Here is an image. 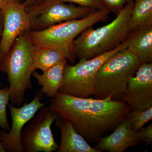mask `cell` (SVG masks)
I'll use <instances>...</instances> for the list:
<instances>
[{"mask_svg": "<svg viewBox=\"0 0 152 152\" xmlns=\"http://www.w3.org/2000/svg\"><path fill=\"white\" fill-rule=\"evenodd\" d=\"M121 101L132 110H144L152 106V63L142 64L131 77Z\"/></svg>", "mask_w": 152, "mask_h": 152, "instance_id": "obj_11", "label": "cell"}, {"mask_svg": "<svg viewBox=\"0 0 152 152\" xmlns=\"http://www.w3.org/2000/svg\"><path fill=\"white\" fill-rule=\"evenodd\" d=\"M56 121L61 133V142L57 152H99L89 145L69 120L58 115Z\"/></svg>", "mask_w": 152, "mask_h": 152, "instance_id": "obj_13", "label": "cell"}, {"mask_svg": "<svg viewBox=\"0 0 152 152\" xmlns=\"http://www.w3.org/2000/svg\"><path fill=\"white\" fill-rule=\"evenodd\" d=\"M7 2L23 3V0H5Z\"/></svg>", "mask_w": 152, "mask_h": 152, "instance_id": "obj_26", "label": "cell"}, {"mask_svg": "<svg viewBox=\"0 0 152 152\" xmlns=\"http://www.w3.org/2000/svg\"><path fill=\"white\" fill-rule=\"evenodd\" d=\"M67 61L68 60L66 59L45 71L42 74L35 71L32 73L33 77L42 86L41 92L48 97L52 99L58 92L62 84L64 70Z\"/></svg>", "mask_w": 152, "mask_h": 152, "instance_id": "obj_15", "label": "cell"}, {"mask_svg": "<svg viewBox=\"0 0 152 152\" xmlns=\"http://www.w3.org/2000/svg\"><path fill=\"white\" fill-rule=\"evenodd\" d=\"M107 8L110 12L118 15L128 3L135 0H102Z\"/></svg>", "mask_w": 152, "mask_h": 152, "instance_id": "obj_21", "label": "cell"}, {"mask_svg": "<svg viewBox=\"0 0 152 152\" xmlns=\"http://www.w3.org/2000/svg\"><path fill=\"white\" fill-rule=\"evenodd\" d=\"M37 113L21 133L23 152L56 151L58 145L55 142L51 127L58 115L50 106H43Z\"/></svg>", "mask_w": 152, "mask_h": 152, "instance_id": "obj_7", "label": "cell"}, {"mask_svg": "<svg viewBox=\"0 0 152 152\" xmlns=\"http://www.w3.org/2000/svg\"><path fill=\"white\" fill-rule=\"evenodd\" d=\"M137 135L140 141H144L148 145L152 143V124L145 128H142L137 132Z\"/></svg>", "mask_w": 152, "mask_h": 152, "instance_id": "obj_22", "label": "cell"}, {"mask_svg": "<svg viewBox=\"0 0 152 152\" xmlns=\"http://www.w3.org/2000/svg\"><path fill=\"white\" fill-rule=\"evenodd\" d=\"M1 11L3 26L0 40V67L17 38L32 28L31 18L23 3L7 2Z\"/></svg>", "mask_w": 152, "mask_h": 152, "instance_id": "obj_9", "label": "cell"}, {"mask_svg": "<svg viewBox=\"0 0 152 152\" xmlns=\"http://www.w3.org/2000/svg\"><path fill=\"white\" fill-rule=\"evenodd\" d=\"M64 2L76 4L81 7L89 8L96 10H108L102 0H60Z\"/></svg>", "mask_w": 152, "mask_h": 152, "instance_id": "obj_20", "label": "cell"}, {"mask_svg": "<svg viewBox=\"0 0 152 152\" xmlns=\"http://www.w3.org/2000/svg\"><path fill=\"white\" fill-rule=\"evenodd\" d=\"M142 63L127 48L110 57L96 75L94 98L103 99L111 96L113 100L121 101L129 79Z\"/></svg>", "mask_w": 152, "mask_h": 152, "instance_id": "obj_5", "label": "cell"}, {"mask_svg": "<svg viewBox=\"0 0 152 152\" xmlns=\"http://www.w3.org/2000/svg\"><path fill=\"white\" fill-rule=\"evenodd\" d=\"M33 72L36 69L45 72L67 59L63 54L54 49L35 46L33 51Z\"/></svg>", "mask_w": 152, "mask_h": 152, "instance_id": "obj_17", "label": "cell"}, {"mask_svg": "<svg viewBox=\"0 0 152 152\" xmlns=\"http://www.w3.org/2000/svg\"><path fill=\"white\" fill-rule=\"evenodd\" d=\"M49 0H24L23 5L26 10L39 7L43 4Z\"/></svg>", "mask_w": 152, "mask_h": 152, "instance_id": "obj_23", "label": "cell"}, {"mask_svg": "<svg viewBox=\"0 0 152 152\" xmlns=\"http://www.w3.org/2000/svg\"><path fill=\"white\" fill-rule=\"evenodd\" d=\"M152 26V0H135L128 24L129 34Z\"/></svg>", "mask_w": 152, "mask_h": 152, "instance_id": "obj_16", "label": "cell"}, {"mask_svg": "<svg viewBox=\"0 0 152 152\" xmlns=\"http://www.w3.org/2000/svg\"><path fill=\"white\" fill-rule=\"evenodd\" d=\"M0 83V127L7 132L10 130L7 115V107L10 101L9 88L4 87L1 89Z\"/></svg>", "mask_w": 152, "mask_h": 152, "instance_id": "obj_19", "label": "cell"}, {"mask_svg": "<svg viewBox=\"0 0 152 152\" xmlns=\"http://www.w3.org/2000/svg\"><path fill=\"white\" fill-rule=\"evenodd\" d=\"M3 26V18L1 10H0V40L1 36Z\"/></svg>", "mask_w": 152, "mask_h": 152, "instance_id": "obj_24", "label": "cell"}, {"mask_svg": "<svg viewBox=\"0 0 152 152\" xmlns=\"http://www.w3.org/2000/svg\"><path fill=\"white\" fill-rule=\"evenodd\" d=\"M50 108L58 115L69 120L87 142L97 143L106 133L113 131L132 110L127 104L114 101L76 97L58 92Z\"/></svg>", "mask_w": 152, "mask_h": 152, "instance_id": "obj_1", "label": "cell"}, {"mask_svg": "<svg viewBox=\"0 0 152 152\" xmlns=\"http://www.w3.org/2000/svg\"><path fill=\"white\" fill-rule=\"evenodd\" d=\"M134 1L128 3L110 23L96 29L87 28L74 40L76 56L91 59L113 50L127 39L128 24Z\"/></svg>", "mask_w": 152, "mask_h": 152, "instance_id": "obj_2", "label": "cell"}, {"mask_svg": "<svg viewBox=\"0 0 152 152\" xmlns=\"http://www.w3.org/2000/svg\"><path fill=\"white\" fill-rule=\"evenodd\" d=\"M26 10L31 18V30L38 31L63 22L84 18L96 10L76 7L60 0H49L41 6Z\"/></svg>", "mask_w": 152, "mask_h": 152, "instance_id": "obj_8", "label": "cell"}, {"mask_svg": "<svg viewBox=\"0 0 152 152\" xmlns=\"http://www.w3.org/2000/svg\"><path fill=\"white\" fill-rule=\"evenodd\" d=\"M29 32H25L17 38L0 67V72L7 75L10 101L13 105L23 103L26 92L33 88L31 76L34 45Z\"/></svg>", "mask_w": 152, "mask_h": 152, "instance_id": "obj_3", "label": "cell"}, {"mask_svg": "<svg viewBox=\"0 0 152 152\" xmlns=\"http://www.w3.org/2000/svg\"><path fill=\"white\" fill-rule=\"evenodd\" d=\"M140 142L137 132L132 129L127 117L118 125L110 135L101 137L94 148L99 152H123L130 147L137 145Z\"/></svg>", "mask_w": 152, "mask_h": 152, "instance_id": "obj_12", "label": "cell"}, {"mask_svg": "<svg viewBox=\"0 0 152 152\" xmlns=\"http://www.w3.org/2000/svg\"><path fill=\"white\" fill-rule=\"evenodd\" d=\"M7 151L3 147L2 144L0 142V152H7Z\"/></svg>", "mask_w": 152, "mask_h": 152, "instance_id": "obj_27", "label": "cell"}, {"mask_svg": "<svg viewBox=\"0 0 152 152\" xmlns=\"http://www.w3.org/2000/svg\"><path fill=\"white\" fill-rule=\"evenodd\" d=\"M127 48L143 63H152V26L130 33Z\"/></svg>", "mask_w": 152, "mask_h": 152, "instance_id": "obj_14", "label": "cell"}, {"mask_svg": "<svg viewBox=\"0 0 152 152\" xmlns=\"http://www.w3.org/2000/svg\"><path fill=\"white\" fill-rule=\"evenodd\" d=\"M110 13L108 10H96L84 18L73 20L29 32L34 45L56 50L74 64L76 55L74 40L86 29L100 21Z\"/></svg>", "mask_w": 152, "mask_h": 152, "instance_id": "obj_4", "label": "cell"}, {"mask_svg": "<svg viewBox=\"0 0 152 152\" xmlns=\"http://www.w3.org/2000/svg\"><path fill=\"white\" fill-rule=\"evenodd\" d=\"M43 96V94L37 92L31 102H25L21 107L9 105L12 119V127L9 132L0 130V142L7 152H24L21 133L25 125L32 118L38 110L47 104V102H41Z\"/></svg>", "mask_w": 152, "mask_h": 152, "instance_id": "obj_10", "label": "cell"}, {"mask_svg": "<svg viewBox=\"0 0 152 152\" xmlns=\"http://www.w3.org/2000/svg\"><path fill=\"white\" fill-rule=\"evenodd\" d=\"M128 38L116 48L91 59L81 58L75 65L66 64L59 93L76 97L88 98L95 92V78L98 71L110 57L127 48Z\"/></svg>", "mask_w": 152, "mask_h": 152, "instance_id": "obj_6", "label": "cell"}, {"mask_svg": "<svg viewBox=\"0 0 152 152\" xmlns=\"http://www.w3.org/2000/svg\"><path fill=\"white\" fill-rule=\"evenodd\" d=\"M131 127L134 132H137L152 119V106L144 110H132L128 115Z\"/></svg>", "mask_w": 152, "mask_h": 152, "instance_id": "obj_18", "label": "cell"}, {"mask_svg": "<svg viewBox=\"0 0 152 152\" xmlns=\"http://www.w3.org/2000/svg\"><path fill=\"white\" fill-rule=\"evenodd\" d=\"M7 3L5 0H0V10H2Z\"/></svg>", "mask_w": 152, "mask_h": 152, "instance_id": "obj_25", "label": "cell"}]
</instances>
